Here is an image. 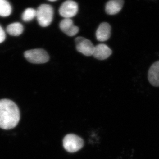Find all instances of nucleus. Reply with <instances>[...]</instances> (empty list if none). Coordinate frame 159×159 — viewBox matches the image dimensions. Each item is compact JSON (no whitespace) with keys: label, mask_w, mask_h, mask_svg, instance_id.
Segmentation results:
<instances>
[{"label":"nucleus","mask_w":159,"mask_h":159,"mask_svg":"<svg viewBox=\"0 0 159 159\" xmlns=\"http://www.w3.org/2000/svg\"><path fill=\"white\" fill-rule=\"evenodd\" d=\"M20 120V112L17 105L9 99L0 100V128L11 129L15 128Z\"/></svg>","instance_id":"nucleus-1"},{"label":"nucleus","mask_w":159,"mask_h":159,"mask_svg":"<svg viewBox=\"0 0 159 159\" xmlns=\"http://www.w3.org/2000/svg\"><path fill=\"white\" fill-rule=\"evenodd\" d=\"M54 10L52 6L48 4H42L36 10L38 22L43 27H48L53 20Z\"/></svg>","instance_id":"nucleus-2"},{"label":"nucleus","mask_w":159,"mask_h":159,"mask_svg":"<svg viewBox=\"0 0 159 159\" xmlns=\"http://www.w3.org/2000/svg\"><path fill=\"white\" fill-rule=\"evenodd\" d=\"M65 149L71 153L77 152L84 145V141L80 137L74 134L66 135L63 140Z\"/></svg>","instance_id":"nucleus-3"},{"label":"nucleus","mask_w":159,"mask_h":159,"mask_svg":"<svg viewBox=\"0 0 159 159\" xmlns=\"http://www.w3.org/2000/svg\"><path fill=\"white\" fill-rule=\"evenodd\" d=\"M25 57L29 62L34 64L45 63L49 60L48 54L42 49L26 51L25 53Z\"/></svg>","instance_id":"nucleus-4"},{"label":"nucleus","mask_w":159,"mask_h":159,"mask_svg":"<svg viewBox=\"0 0 159 159\" xmlns=\"http://www.w3.org/2000/svg\"><path fill=\"white\" fill-rule=\"evenodd\" d=\"M78 10L77 3L72 0H68L61 6L59 12L60 15L64 18L71 19L77 14Z\"/></svg>","instance_id":"nucleus-5"},{"label":"nucleus","mask_w":159,"mask_h":159,"mask_svg":"<svg viewBox=\"0 0 159 159\" xmlns=\"http://www.w3.org/2000/svg\"><path fill=\"white\" fill-rule=\"evenodd\" d=\"M75 43L77 51L85 56L93 55L95 46L89 40L84 37H78L75 39Z\"/></svg>","instance_id":"nucleus-6"},{"label":"nucleus","mask_w":159,"mask_h":159,"mask_svg":"<svg viewBox=\"0 0 159 159\" xmlns=\"http://www.w3.org/2000/svg\"><path fill=\"white\" fill-rule=\"evenodd\" d=\"M61 31L69 36L76 35L79 31V28L74 25L73 20L70 18H64L60 23Z\"/></svg>","instance_id":"nucleus-7"},{"label":"nucleus","mask_w":159,"mask_h":159,"mask_svg":"<svg viewBox=\"0 0 159 159\" xmlns=\"http://www.w3.org/2000/svg\"><path fill=\"white\" fill-rule=\"evenodd\" d=\"M111 49L104 44H99L94 48L93 55L97 59L102 60L108 58L111 54Z\"/></svg>","instance_id":"nucleus-8"},{"label":"nucleus","mask_w":159,"mask_h":159,"mask_svg":"<svg viewBox=\"0 0 159 159\" xmlns=\"http://www.w3.org/2000/svg\"><path fill=\"white\" fill-rule=\"evenodd\" d=\"M148 80L151 85L159 87V61L151 66L148 70Z\"/></svg>","instance_id":"nucleus-9"},{"label":"nucleus","mask_w":159,"mask_h":159,"mask_svg":"<svg viewBox=\"0 0 159 159\" xmlns=\"http://www.w3.org/2000/svg\"><path fill=\"white\" fill-rule=\"evenodd\" d=\"M111 27L108 23L103 22L99 25L96 32L98 40L104 42L109 39L111 35Z\"/></svg>","instance_id":"nucleus-10"},{"label":"nucleus","mask_w":159,"mask_h":159,"mask_svg":"<svg viewBox=\"0 0 159 159\" xmlns=\"http://www.w3.org/2000/svg\"><path fill=\"white\" fill-rule=\"evenodd\" d=\"M123 5V0H111L106 5V11L108 14H116L121 11Z\"/></svg>","instance_id":"nucleus-11"},{"label":"nucleus","mask_w":159,"mask_h":159,"mask_svg":"<svg viewBox=\"0 0 159 159\" xmlns=\"http://www.w3.org/2000/svg\"><path fill=\"white\" fill-rule=\"evenodd\" d=\"M24 27L22 24L15 22L10 24L7 26L6 31L10 35L12 36H19L22 33Z\"/></svg>","instance_id":"nucleus-12"},{"label":"nucleus","mask_w":159,"mask_h":159,"mask_svg":"<svg viewBox=\"0 0 159 159\" xmlns=\"http://www.w3.org/2000/svg\"><path fill=\"white\" fill-rule=\"evenodd\" d=\"M11 7L7 0H0V16L7 17L11 14Z\"/></svg>","instance_id":"nucleus-13"},{"label":"nucleus","mask_w":159,"mask_h":159,"mask_svg":"<svg viewBox=\"0 0 159 159\" xmlns=\"http://www.w3.org/2000/svg\"><path fill=\"white\" fill-rule=\"evenodd\" d=\"M36 16V10L32 8H28L23 12L22 19L24 21H31Z\"/></svg>","instance_id":"nucleus-14"},{"label":"nucleus","mask_w":159,"mask_h":159,"mask_svg":"<svg viewBox=\"0 0 159 159\" xmlns=\"http://www.w3.org/2000/svg\"><path fill=\"white\" fill-rule=\"evenodd\" d=\"M6 39V33L2 28L0 25V43H2Z\"/></svg>","instance_id":"nucleus-15"},{"label":"nucleus","mask_w":159,"mask_h":159,"mask_svg":"<svg viewBox=\"0 0 159 159\" xmlns=\"http://www.w3.org/2000/svg\"><path fill=\"white\" fill-rule=\"evenodd\" d=\"M50 2H55V1H57V0H48Z\"/></svg>","instance_id":"nucleus-16"}]
</instances>
